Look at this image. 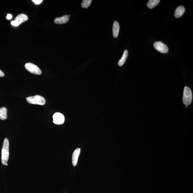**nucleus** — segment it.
I'll list each match as a JSON object with an SVG mask.
<instances>
[{
	"label": "nucleus",
	"mask_w": 193,
	"mask_h": 193,
	"mask_svg": "<svg viewBox=\"0 0 193 193\" xmlns=\"http://www.w3.org/2000/svg\"><path fill=\"white\" fill-rule=\"evenodd\" d=\"M9 158V142L8 138L4 139L1 150V163L3 165L8 166V162Z\"/></svg>",
	"instance_id": "1"
},
{
	"label": "nucleus",
	"mask_w": 193,
	"mask_h": 193,
	"mask_svg": "<svg viewBox=\"0 0 193 193\" xmlns=\"http://www.w3.org/2000/svg\"><path fill=\"white\" fill-rule=\"evenodd\" d=\"M192 100V94L190 88L188 86L185 87L182 98L183 102L185 105L188 106L191 104Z\"/></svg>",
	"instance_id": "2"
},
{
	"label": "nucleus",
	"mask_w": 193,
	"mask_h": 193,
	"mask_svg": "<svg viewBox=\"0 0 193 193\" xmlns=\"http://www.w3.org/2000/svg\"><path fill=\"white\" fill-rule=\"evenodd\" d=\"M26 101L29 104L44 105L45 104V100L44 97L39 95H36L34 96L27 97Z\"/></svg>",
	"instance_id": "3"
},
{
	"label": "nucleus",
	"mask_w": 193,
	"mask_h": 193,
	"mask_svg": "<svg viewBox=\"0 0 193 193\" xmlns=\"http://www.w3.org/2000/svg\"><path fill=\"white\" fill-rule=\"evenodd\" d=\"M25 67L28 71L33 74L40 75L42 74V71L39 68L33 63H26L25 65Z\"/></svg>",
	"instance_id": "4"
},
{
	"label": "nucleus",
	"mask_w": 193,
	"mask_h": 193,
	"mask_svg": "<svg viewBox=\"0 0 193 193\" xmlns=\"http://www.w3.org/2000/svg\"><path fill=\"white\" fill-rule=\"evenodd\" d=\"M154 48L162 53H166L169 51L167 45L161 42H156L154 44Z\"/></svg>",
	"instance_id": "5"
},
{
	"label": "nucleus",
	"mask_w": 193,
	"mask_h": 193,
	"mask_svg": "<svg viewBox=\"0 0 193 193\" xmlns=\"http://www.w3.org/2000/svg\"><path fill=\"white\" fill-rule=\"evenodd\" d=\"M53 122L55 124L60 125L63 124L64 122V115L60 113H54L53 116Z\"/></svg>",
	"instance_id": "6"
},
{
	"label": "nucleus",
	"mask_w": 193,
	"mask_h": 193,
	"mask_svg": "<svg viewBox=\"0 0 193 193\" xmlns=\"http://www.w3.org/2000/svg\"><path fill=\"white\" fill-rule=\"evenodd\" d=\"M81 149L77 148L73 152L72 156V162L74 166H76L77 164L78 158L80 154Z\"/></svg>",
	"instance_id": "7"
},
{
	"label": "nucleus",
	"mask_w": 193,
	"mask_h": 193,
	"mask_svg": "<svg viewBox=\"0 0 193 193\" xmlns=\"http://www.w3.org/2000/svg\"><path fill=\"white\" fill-rule=\"evenodd\" d=\"M69 18L67 15H65L62 17L57 18L54 20V22L56 24H64L69 21Z\"/></svg>",
	"instance_id": "8"
},
{
	"label": "nucleus",
	"mask_w": 193,
	"mask_h": 193,
	"mask_svg": "<svg viewBox=\"0 0 193 193\" xmlns=\"http://www.w3.org/2000/svg\"><path fill=\"white\" fill-rule=\"evenodd\" d=\"M28 19V16L24 14L18 15L15 19L14 20L17 22L20 25L22 23L24 22Z\"/></svg>",
	"instance_id": "9"
},
{
	"label": "nucleus",
	"mask_w": 193,
	"mask_h": 193,
	"mask_svg": "<svg viewBox=\"0 0 193 193\" xmlns=\"http://www.w3.org/2000/svg\"><path fill=\"white\" fill-rule=\"evenodd\" d=\"M185 12V8L183 6H179L176 9L174 16L176 18H179L184 14Z\"/></svg>",
	"instance_id": "10"
},
{
	"label": "nucleus",
	"mask_w": 193,
	"mask_h": 193,
	"mask_svg": "<svg viewBox=\"0 0 193 193\" xmlns=\"http://www.w3.org/2000/svg\"><path fill=\"white\" fill-rule=\"evenodd\" d=\"M120 29V25L119 23L116 21L114 22L113 26V34L114 38H117L118 36Z\"/></svg>",
	"instance_id": "11"
},
{
	"label": "nucleus",
	"mask_w": 193,
	"mask_h": 193,
	"mask_svg": "<svg viewBox=\"0 0 193 193\" xmlns=\"http://www.w3.org/2000/svg\"><path fill=\"white\" fill-rule=\"evenodd\" d=\"M128 56V51L127 50H125L124 51L123 55L121 58L119 60L118 62V65L119 66H122L123 65L126 61Z\"/></svg>",
	"instance_id": "12"
},
{
	"label": "nucleus",
	"mask_w": 193,
	"mask_h": 193,
	"mask_svg": "<svg viewBox=\"0 0 193 193\" xmlns=\"http://www.w3.org/2000/svg\"><path fill=\"white\" fill-rule=\"evenodd\" d=\"M7 110L5 107L0 108V119L2 120H6L7 118Z\"/></svg>",
	"instance_id": "13"
},
{
	"label": "nucleus",
	"mask_w": 193,
	"mask_h": 193,
	"mask_svg": "<svg viewBox=\"0 0 193 193\" xmlns=\"http://www.w3.org/2000/svg\"><path fill=\"white\" fill-rule=\"evenodd\" d=\"M160 1V0H150L147 3V7L150 9L154 8L159 4Z\"/></svg>",
	"instance_id": "14"
},
{
	"label": "nucleus",
	"mask_w": 193,
	"mask_h": 193,
	"mask_svg": "<svg viewBox=\"0 0 193 193\" xmlns=\"http://www.w3.org/2000/svg\"><path fill=\"white\" fill-rule=\"evenodd\" d=\"M92 0H84L82 3V7L83 8H87L92 3Z\"/></svg>",
	"instance_id": "15"
},
{
	"label": "nucleus",
	"mask_w": 193,
	"mask_h": 193,
	"mask_svg": "<svg viewBox=\"0 0 193 193\" xmlns=\"http://www.w3.org/2000/svg\"><path fill=\"white\" fill-rule=\"evenodd\" d=\"M32 1L35 4L38 5V4H41L43 1V0H33Z\"/></svg>",
	"instance_id": "16"
},
{
	"label": "nucleus",
	"mask_w": 193,
	"mask_h": 193,
	"mask_svg": "<svg viewBox=\"0 0 193 193\" xmlns=\"http://www.w3.org/2000/svg\"><path fill=\"white\" fill-rule=\"evenodd\" d=\"M12 25L13 26H18L20 24H18V23L17 22L15 21V20H14V21H12L11 22Z\"/></svg>",
	"instance_id": "17"
},
{
	"label": "nucleus",
	"mask_w": 193,
	"mask_h": 193,
	"mask_svg": "<svg viewBox=\"0 0 193 193\" xmlns=\"http://www.w3.org/2000/svg\"><path fill=\"white\" fill-rule=\"evenodd\" d=\"M12 18V15L11 14H8L7 16V19L8 20H11Z\"/></svg>",
	"instance_id": "18"
},
{
	"label": "nucleus",
	"mask_w": 193,
	"mask_h": 193,
	"mask_svg": "<svg viewBox=\"0 0 193 193\" xmlns=\"http://www.w3.org/2000/svg\"><path fill=\"white\" fill-rule=\"evenodd\" d=\"M4 75H5V74H4L3 72L1 71V70H0V77H4Z\"/></svg>",
	"instance_id": "19"
},
{
	"label": "nucleus",
	"mask_w": 193,
	"mask_h": 193,
	"mask_svg": "<svg viewBox=\"0 0 193 193\" xmlns=\"http://www.w3.org/2000/svg\"><path fill=\"white\" fill-rule=\"evenodd\" d=\"M68 16V17L69 18L70 17V15H69V16Z\"/></svg>",
	"instance_id": "20"
}]
</instances>
